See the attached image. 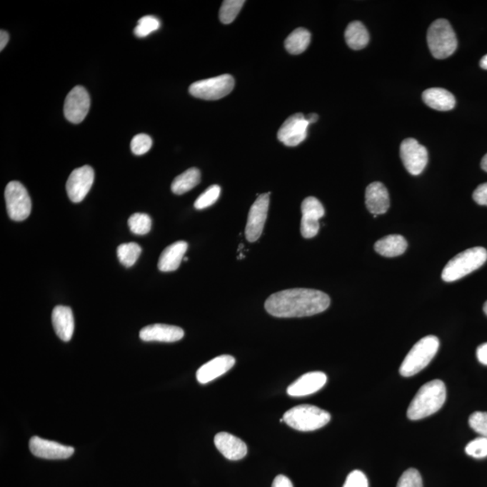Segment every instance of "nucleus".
<instances>
[{
	"instance_id": "38",
	"label": "nucleus",
	"mask_w": 487,
	"mask_h": 487,
	"mask_svg": "<svg viewBox=\"0 0 487 487\" xmlns=\"http://www.w3.org/2000/svg\"><path fill=\"white\" fill-rule=\"evenodd\" d=\"M473 199L480 206H487V183L480 184L473 194Z\"/></svg>"
},
{
	"instance_id": "32",
	"label": "nucleus",
	"mask_w": 487,
	"mask_h": 487,
	"mask_svg": "<svg viewBox=\"0 0 487 487\" xmlns=\"http://www.w3.org/2000/svg\"><path fill=\"white\" fill-rule=\"evenodd\" d=\"M221 191V189L219 185H211L195 201V209L196 210H204L206 208L211 207V205H214L218 201Z\"/></svg>"
},
{
	"instance_id": "19",
	"label": "nucleus",
	"mask_w": 487,
	"mask_h": 487,
	"mask_svg": "<svg viewBox=\"0 0 487 487\" xmlns=\"http://www.w3.org/2000/svg\"><path fill=\"white\" fill-rule=\"evenodd\" d=\"M214 443L219 451L229 461H239L248 453L245 442L228 432H219L216 435Z\"/></svg>"
},
{
	"instance_id": "24",
	"label": "nucleus",
	"mask_w": 487,
	"mask_h": 487,
	"mask_svg": "<svg viewBox=\"0 0 487 487\" xmlns=\"http://www.w3.org/2000/svg\"><path fill=\"white\" fill-rule=\"evenodd\" d=\"M406 239L401 235H389L376 243L375 250L379 255L386 257H396L406 251Z\"/></svg>"
},
{
	"instance_id": "33",
	"label": "nucleus",
	"mask_w": 487,
	"mask_h": 487,
	"mask_svg": "<svg viewBox=\"0 0 487 487\" xmlns=\"http://www.w3.org/2000/svg\"><path fill=\"white\" fill-rule=\"evenodd\" d=\"M466 453L474 458L487 457V438L479 437L469 442L466 447Z\"/></svg>"
},
{
	"instance_id": "28",
	"label": "nucleus",
	"mask_w": 487,
	"mask_h": 487,
	"mask_svg": "<svg viewBox=\"0 0 487 487\" xmlns=\"http://www.w3.org/2000/svg\"><path fill=\"white\" fill-rule=\"evenodd\" d=\"M141 246L136 243L122 244L118 248V256L120 263L126 267H131L135 265L137 259L141 255Z\"/></svg>"
},
{
	"instance_id": "7",
	"label": "nucleus",
	"mask_w": 487,
	"mask_h": 487,
	"mask_svg": "<svg viewBox=\"0 0 487 487\" xmlns=\"http://www.w3.org/2000/svg\"><path fill=\"white\" fill-rule=\"evenodd\" d=\"M234 86V78L229 74H223L194 82L190 86L189 91L195 98L205 101H217L231 94Z\"/></svg>"
},
{
	"instance_id": "13",
	"label": "nucleus",
	"mask_w": 487,
	"mask_h": 487,
	"mask_svg": "<svg viewBox=\"0 0 487 487\" xmlns=\"http://www.w3.org/2000/svg\"><path fill=\"white\" fill-rule=\"evenodd\" d=\"M94 181V170L92 167L84 166L74 170L66 184L67 194L70 200L74 204L84 201Z\"/></svg>"
},
{
	"instance_id": "11",
	"label": "nucleus",
	"mask_w": 487,
	"mask_h": 487,
	"mask_svg": "<svg viewBox=\"0 0 487 487\" xmlns=\"http://www.w3.org/2000/svg\"><path fill=\"white\" fill-rule=\"evenodd\" d=\"M270 194H261L250 209L246 227V238L249 242H256L262 235L268 214Z\"/></svg>"
},
{
	"instance_id": "10",
	"label": "nucleus",
	"mask_w": 487,
	"mask_h": 487,
	"mask_svg": "<svg viewBox=\"0 0 487 487\" xmlns=\"http://www.w3.org/2000/svg\"><path fill=\"white\" fill-rule=\"evenodd\" d=\"M91 108V98L82 86H76L69 92L64 102L65 118L74 124H80L88 115Z\"/></svg>"
},
{
	"instance_id": "9",
	"label": "nucleus",
	"mask_w": 487,
	"mask_h": 487,
	"mask_svg": "<svg viewBox=\"0 0 487 487\" xmlns=\"http://www.w3.org/2000/svg\"><path fill=\"white\" fill-rule=\"evenodd\" d=\"M401 159L411 176H419L428 164V151L416 139L403 140L400 147Z\"/></svg>"
},
{
	"instance_id": "35",
	"label": "nucleus",
	"mask_w": 487,
	"mask_h": 487,
	"mask_svg": "<svg viewBox=\"0 0 487 487\" xmlns=\"http://www.w3.org/2000/svg\"><path fill=\"white\" fill-rule=\"evenodd\" d=\"M397 487H423L420 472L415 468L407 469L398 481Z\"/></svg>"
},
{
	"instance_id": "5",
	"label": "nucleus",
	"mask_w": 487,
	"mask_h": 487,
	"mask_svg": "<svg viewBox=\"0 0 487 487\" xmlns=\"http://www.w3.org/2000/svg\"><path fill=\"white\" fill-rule=\"evenodd\" d=\"M427 41L431 53L436 59H446L457 50V36L451 23L446 19H438L431 24L428 30Z\"/></svg>"
},
{
	"instance_id": "45",
	"label": "nucleus",
	"mask_w": 487,
	"mask_h": 487,
	"mask_svg": "<svg viewBox=\"0 0 487 487\" xmlns=\"http://www.w3.org/2000/svg\"><path fill=\"white\" fill-rule=\"evenodd\" d=\"M483 311H485V313L487 315V301H486V303L483 304Z\"/></svg>"
},
{
	"instance_id": "26",
	"label": "nucleus",
	"mask_w": 487,
	"mask_h": 487,
	"mask_svg": "<svg viewBox=\"0 0 487 487\" xmlns=\"http://www.w3.org/2000/svg\"><path fill=\"white\" fill-rule=\"evenodd\" d=\"M201 181V171L197 168H190L177 176L171 184V191L174 194L181 195L193 190Z\"/></svg>"
},
{
	"instance_id": "20",
	"label": "nucleus",
	"mask_w": 487,
	"mask_h": 487,
	"mask_svg": "<svg viewBox=\"0 0 487 487\" xmlns=\"http://www.w3.org/2000/svg\"><path fill=\"white\" fill-rule=\"evenodd\" d=\"M366 205L373 215L385 214L390 207L388 191L383 184L376 181L366 190Z\"/></svg>"
},
{
	"instance_id": "36",
	"label": "nucleus",
	"mask_w": 487,
	"mask_h": 487,
	"mask_svg": "<svg viewBox=\"0 0 487 487\" xmlns=\"http://www.w3.org/2000/svg\"><path fill=\"white\" fill-rule=\"evenodd\" d=\"M469 426L480 436L487 438V413L476 411L469 417Z\"/></svg>"
},
{
	"instance_id": "17",
	"label": "nucleus",
	"mask_w": 487,
	"mask_h": 487,
	"mask_svg": "<svg viewBox=\"0 0 487 487\" xmlns=\"http://www.w3.org/2000/svg\"><path fill=\"white\" fill-rule=\"evenodd\" d=\"M140 338L144 341L176 342L184 337L183 328L166 324L146 326L140 331Z\"/></svg>"
},
{
	"instance_id": "34",
	"label": "nucleus",
	"mask_w": 487,
	"mask_h": 487,
	"mask_svg": "<svg viewBox=\"0 0 487 487\" xmlns=\"http://www.w3.org/2000/svg\"><path fill=\"white\" fill-rule=\"evenodd\" d=\"M152 139L146 134H139L133 137L131 141V150L136 156H143L146 154L152 147Z\"/></svg>"
},
{
	"instance_id": "41",
	"label": "nucleus",
	"mask_w": 487,
	"mask_h": 487,
	"mask_svg": "<svg viewBox=\"0 0 487 487\" xmlns=\"http://www.w3.org/2000/svg\"><path fill=\"white\" fill-rule=\"evenodd\" d=\"M9 41V36L8 32L1 30V32H0V51L4 50V48L6 47V44H8Z\"/></svg>"
},
{
	"instance_id": "27",
	"label": "nucleus",
	"mask_w": 487,
	"mask_h": 487,
	"mask_svg": "<svg viewBox=\"0 0 487 487\" xmlns=\"http://www.w3.org/2000/svg\"><path fill=\"white\" fill-rule=\"evenodd\" d=\"M311 43V33L305 29H297L287 37L284 46L291 54H301L306 51Z\"/></svg>"
},
{
	"instance_id": "3",
	"label": "nucleus",
	"mask_w": 487,
	"mask_h": 487,
	"mask_svg": "<svg viewBox=\"0 0 487 487\" xmlns=\"http://www.w3.org/2000/svg\"><path fill=\"white\" fill-rule=\"evenodd\" d=\"M487 260L486 248H469L452 258L442 271V280L447 283L455 282L474 272L485 265Z\"/></svg>"
},
{
	"instance_id": "40",
	"label": "nucleus",
	"mask_w": 487,
	"mask_h": 487,
	"mask_svg": "<svg viewBox=\"0 0 487 487\" xmlns=\"http://www.w3.org/2000/svg\"><path fill=\"white\" fill-rule=\"evenodd\" d=\"M476 356L482 365L487 366V343L480 345L476 349Z\"/></svg>"
},
{
	"instance_id": "1",
	"label": "nucleus",
	"mask_w": 487,
	"mask_h": 487,
	"mask_svg": "<svg viewBox=\"0 0 487 487\" xmlns=\"http://www.w3.org/2000/svg\"><path fill=\"white\" fill-rule=\"evenodd\" d=\"M329 305L331 298L323 291L296 288L271 295L265 308L273 317L301 318L321 313Z\"/></svg>"
},
{
	"instance_id": "6",
	"label": "nucleus",
	"mask_w": 487,
	"mask_h": 487,
	"mask_svg": "<svg viewBox=\"0 0 487 487\" xmlns=\"http://www.w3.org/2000/svg\"><path fill=\"white\" fill-rule=\"evenodd\" d=\"M331 414L317 406L303 404L287 411L283 419L287 425L300 431H313L331 421Z\"/></svg>"
},
{
	"instance_id": "4",
	"label": "nucleus",
	"mask_w": 487,
	"mask_h": 487,
	"mask_svg": "<svg viewBox=\"0 0 487 487\" xmlns=\"http://www.w3.org/2000/svg\"><path fill=\"white\" fill-rule=\"evenodd\" d=\"M440 348V341L435 336H427L418 341L404 358L400 373L410 377L420 373L431 362Z\"/></svg>"
},
{
	"instance_id": "44",
	"label": "nucleus",
	"mask_w": 487,
	"mask_h": 487,
	"mask_svg": "<svg viewBox=\"0 0 487 487\" xmlns=\"http://www.w3.org/2000/svg\"><path fill=\"white\" fill-rule=\"evenodd\" d=\"M481 167L482 169L487 173V154H486L485 156L483 157L482 162H481Z\"/></svg>"
},
{
	"instance_id": "2",
	"label": "nucleus",
	"mask_w": 487,
	"mask_h": 487,
	"mask_svg": "<svg viewBox=\"0 0 487 487\" xmlns=\"http://www.w3.org/2000/svg\"><path fill=\"white\" fill-rule=\"evenodd\" d=\"M446 398L445 383L441 380L431 381L418 391L408 408L407 417L411 421H418L431 416L441 409Z\"/></svg>"
},
{
	"instance_id": "8",
	"label": "nucleus",
	"mask_w": 487,
	"mask_h": 487,
	"mask_svg": "<svg viewBox=\"0 0 487 487\" xmlns=\"http://www.w3.org/2000/svg\"><path fill=\"white\" fill-rule=\"evenodd\" d=\"M6 211L14 221H23L29 217L32 201L26 189L19 181H10L5 191Z\"/></svg>"
},
{
	"instance_id": "37",
	"label": "nucleus",
	"mask_w": 487,
	"mask_h": 487,
	"mask_svg": "<svg viewBox=\"0 0 487 487\" xmlns=\"http://www.w3.org/2000/svg\"><path fill=\"white\" fill-rule=\"evenodd\" d=\"M343 487H368V480L362 471H354L348 476Z\"/></svg>"
},
{
	"instance_id": "42",
	"label": "nucleus",
	"mask_w": 487,
	"mask_h": 487,
	"mask_svg": "<svg viewBox=\"0 0 487 487\" xmlns=\"http://www.w3.org/2000/svg\"><path fill=\"white\" fill-rule=\"evenodd\" d=\"M306 119L308 122V124H313V123H316L318 121V116L315 114V113H311V114H308L306 116Z\"/></svg>"
},
{
	"instance_id": "12",
	"label": "nucleus",
	"mask_w": 487,
	"mask_h": 487,
	"mask_svg": "<svg viewBox=\"0 0 487 487\" xmlns=\"http://www.w3.org/2000/svg\"><path fill=\"white\" fill-rule=\"evenodd\" d=\"M308 125L306 116L301 113L291 116L278 131V139L286 146H299L306 139Z\"/></svg>"
},
{
	"instance_id": "21",
	"label": "nucleus",
	"mask_w": 487,
	"mask_h": 487,
	"mask_svg": "<svg viewBox=\"0 0 487 487\" xmlns=\"http://www.w3.org/2000/svg\"><path fill=\"white\" fill-rule=\"evenodd\" d=\"M51 321L58 337L64 342L70 341L74 332V318L70 307L56 306L51 313Z\"/></svg>"
},
{
	"instance_id": "23",
	"label": "nucleus",
	"mask_w": 487,
	"mask_h": 487,
	"mask_svg": "<svg viewBox=\"0 0 487 487\" xmlns=\"http://www.w3.org/2000/svg\"><path fill=\"white\" fill-rule=\"evenodd\" d=\"M423 99L428 107L438 111H449L455 108L454 95L441 88L428 89L423 94Z\"/></svg>"
},
{
	"instance_id": "16",
	"label": "nucleus",
	"mask_w": 487,
	"mask_h": 487,
	"mask_svg": "<svg viewBox=\"0 0 487 487\" xmlns=\"http://www.w3.org/2000/svg\"><path fill=\"white\" fill-rule=\"evenodd\" d=\"M327 383V376L322 372L305 373L288 387L287 393L290 396L300 397L311 396L317 393Z\"/></svg>"
},
{
	"instance_id": "29",
	"label": "nucleus",
	"mask_w": 487,
	"mask_h": 487,
	"mask_svg": "<svg viewBox=\"0 0 487 487\" xmlns=\"http://www.w3.org/2000/svg\"><path fill=\"white\" fill-rule=\"evenodd\" d=\"M244 0H226L219 10V20L225 25L231 24L243 8Z\"/></svg>"
},
{
	"instance_id": "18",
	"label": "nucleus",
	"mask_w": 487,
	"mask_h": 487,
	"mask_svg": "<svg viewBox=\"0 0 487 487\" xmlns=\"http://www.w3.org/2000/svg\"><path fill=\"white\" fill-rule=\"evenodd\" d=\"M236 359L231 356L222 355L211 359L198 370L196 377L199 383H208L224 375L235 365Z\"/></svg>"
},
{
	"instance_id": "25",
	"label": "nucleus",
	"mask_w": 487,
	"mask_h": 487,
	"mask_svg": "<svg viewBox=\"0 0 487 487\" xmlns=\"http://www.w3.org/2000/svg\"><path fill=\"white\" fill-rule=\"evenodd\" d=\"M345 39L348 46L353 50L363 49L369 43V33L363 23L354 21L346 27Z\"/></svg>"
},
{
	"instance_id": "30",
	"label": "nucleus",
	"mask_w": 487,
	"mask_h": 487,
	"mask_svg": "<svg viewBox=\"0 0 487 487\" xmlns=\"http://www.w3.org/2000/svg\"><path fill=\"white\" fill-rule=\"evenodd\" d=\"M130 231L135 235H146L152 227V221L149 215L145 214H135L129 219Z\"/></svg>"
},
{
	"instance_id": "22",
	"label": "nucleus",
	"mask_w": 487,
	"mask_h": 487,
	"mask_svg": "<svg viewBox=\"0 0 487 487\" xmlns=\"http://www.w3.org/2000/svg\"><path fill=\"white\" fill-rule=\"evenodd\" d=\"M187 249L188 244L185 241H177L167 246L161 253L159 261L161 272H174L179 268Z\"/></svg>"
},
{
	"instance_id": "39",
	"label": "nucleus",
	"mask_w": 487,
	"mask_h": 487,
	"mask_svg": "<svg viewBox=\"0 0 487 487\" xmlns=\"http://www.w3.org/2000/svg\"><path fill=\"white\" fill-rule=\"evenodd\" d=\"M272 487H293V486L287 476L279 475L274 478Z\"/></svg>"
},
{
	"instance_id": "15",
	"label": "nucleus",
	"mask_w": 487,
	"mask_h": 487,
	"mask_svg": "<svg viewBox=\"0 0 487 487\" xmlns=\"http://www.w3.org/2000/svg\"><path fill=\"white\" fill-rule=\"evenodd\" d=\"M31 453L37 458L44 459H67L74 453V448L61 445L57 442L44 440L39 437L31 438L29 441Z\"/></svg>"
},
{
	"instance_id": "31",
	"label": "nucleus",
	"mask_w": 487,
	"mask_h": 487,
	"mask_svg": "<svg viewBox=\"0 0 487 487\" xmlns=\"http://www.w3.org/2000/svg\"><path fill=\"white\" fill-rule=\"evenodd\" d=\"M161 22L157 17L153 16H143L139 20L134 33L139 39H144V37L149 36L154 31L159 30Z\"/></svg>"
},
{
	"instance_id": "14",
	"label": "nucleus",
	"mask_w": 487,
	"mask_h": 487,
	"mask_svg": "<svg viewBox=\"0 0 487 487\" xmlns=\"http://www.w3.org/2000/svg\"><path fill=\"white\" fill-rule=\"evenodd\" d=\"M303 218L301 222V233L304 239L316 236L320 231V219L324 217L325 210L321 202L315 197L305 199L301 204Z\"/></svg>"
},
{
	"instance_id": "43",
	"label": "nucleus",
	"mask_w": 487,
	"mask_h": 487,
	"mask_svg": "<svg viewBox=\"0 0 487 487\" xmlns=\"http://www.w3.org/2000/svg\"><path fill=\"white\" fill-rule=\"evenodd\" d=\"M480 67L487 70V54L482 58L481 61H480Z\"/></svg>"
}]
</instances>
